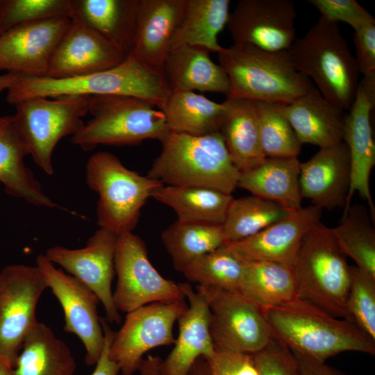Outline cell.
Returning a JSON list of instances; mask_svg holds the SVG:
<instances>
[{
    "mask_svg": "<svg viewBox=\"0 0 375 375\" xmlns=\"http://www.w3.org/2000/svg\"><path fill=\"white\" fill-rule=\"evenodd\" d=\"M326 21L345 22L353 30L375 22L374 17L356 0H309Z\"/></svg>",
    "mask_w": 375,
    "mask_h": 375,
    "instance_id": "cell-43",
    "label": "cell"
},
{
    "mask_svg": "<svg viewBox=\"0 0 375 375\" xmlns=\"http://www.w3.org/2000/svg\"><path fill=\"white\" fill-rule=\"evenodd\" d=\"M0 375H15L13 368L0 358Z\"/></svg>",
    "mask_w": 375,
    "mask_h": 375,
    "instance_id": "cell-51",
    "label": "cell"
},
{
    "mask_svg": "<svg viewBox=\"0 0 375 375\" xmlns=\"http://www.w3.org/2000/svg\"><path fill=\"white\" fill-rule=\"evenodd\" d=\"M291 212L273 201L253 194L233 198L222 225L226 244L251 237Z\"/></svg>",
    "mask_w": 375,
    "mask_h": 375,
    "instance_id": "cell-36",
    "label": "cell"
},
{
    "mask_svg": "<svg viewBox=\"0 0 375 375\" xmlns=\"http://www.w3.org/2000/svg\"><path fill=\"white\" fill-rule=\"evenodd\" d=\"M226 102L227 108L219 132L233 164L243 172L266 159L260 142L255 101L226 98Z\"/></svg>",
    "mask_w": 375,
    "mask_h": 375,
    "instance_id": "cell-29",
    "label": "cell"
},
{
    "mask_svg": "<svg viewBox=\"0 0 375 375\" xmlns=\"http://www.w3.org/2000/svg\"><path fill=\"white\" fill-rule=\"evenodd\" d=\"M126 56L92 28L71 19L44 77L67 78L88 75L112 68Z\"/></svg>",
    "mask_w": 375,
    "mask_h": 375,
    "instance_id": "cell-20",
    "label": "cell"
},
{
    "mask_svg": "<svg viewBox=\"0 0 375 375\" xmlns=\"http://www.w3.org/2000/svg\"><path fill=\"white\" fill-rule=\"evenodd\" d=\"M47 288L36 265H11L0 272V358L12 368L38 322L37 304Z\"/></svg>",
    "mask_w": 375,
    "mask_h": 375,
    "instance_id": "cell-12",
    "label": "cell"
},
{
    "mask_svg": "<svg viewBox=\"0 0 375 375\" xmlns=\"http://www.w3.org/2000/svg\"><path fill=\"white\" fill-rule=\"evenodd\" d=\"M230 3L229 0H187L171 49L192 45L219 53L223 47L217 36L227 24Z\"/></svg>",
    "mask_w": 375,
    "mask_h": 375,
    "instance_id": "cell-33",
    "label": "cell"
},
{
    "mask_svg": "<svg viewBox=\"0 0 375 375\" xmlns=\"http://www.w3.org/2000/svg\"><path fill=\"white\" fill-rule=\"evenodd\" d=\"M261 310L274 335L291 351L309 358L325 362L346 351L375 354V342L353 322L299 299Z\"/></svg>",
    "mask_w": 375,
    "mask_h": 375,
    "instance_id": "cell-2",
    "label": "cell"
},
{
    "mask_svg": "<svg viewBox=\"0 0 375 375\" xmlns=\"http://www.w3.org/2000/svg\"><path fill=\"white\" fill-rule=\"evenodd\" d=\"M117 238L113 233L99 228L83 248L72 249L56 246L48 249L44 254L51 262L60 265L97 296L109 324L122 322L111 288L115 274L114 257Z\"/></svg>",
    "mask_w": 375,
    "mask_h": 375,
    "instance_id": "cell-16",
    "label": "cell"
},
{
    "mask_svg": "<svg viewBox=\"0 0 375 375\" xmlns=\"http://www.w3.org/2000/svg\"><path fill=\"white\" fill-rule=\"evenodd\" d=\"M229 78L226 98L288 104L314 87L293 65L288 51L269 52L247 44H233L217 53Z\"/></svg>",
    "mask_w": 375,
    "mask_h": 375,
    "instance_id": "cell-4",
    "label": "cell"
},
{
    "mask_svg": "<svg viewBox=\"0 0 375 375\" xmlns=\"http://www.w3.org/2000/svg\"><path fill=\"white\" fill-rule=\"evenodd\" d=\"M92 118L71 141L85 151L97 145H133L148 139L160 142L171 133L162 111L147 100L127 96H90Z\"/></svg>",
    "mask_w": 375,
    "mask_h": 375,
    "instance_id": "cell-8",
    "label": "cell"
},
{
    "mask_svg": "<svg viewBox=\"0 0 375 375\" xmlns=\"http://www.w3.org/2000/svg\"><path fill=\"white\" fill-rule=\"evenodd\" d=\"M161 240L180 272L194 260L226 244L222 225L178 219L162 231Z\"/></svg>",
    "mask_w": 375,
    "mask_h": 375,
    "instance_id": "cell-35",
    "label": "cell"
},
{
    "mask_svg": "<svg viewBox=\"0 0 375 375\" xmlns=\"http://www.w3.org/2000/svg\"><path fill=\"white\" fill-rule=\"evenodd\" d=\"M287 51L294 67L315 82L324 97L344 110L349 109L360 72L337 23L319 17Z\"/></svg>",
    "mask_w": 375,
    "mask_h": 375,
    "instance_id": "cell-6",
    "label": "cell"
},
{
    "mask_svg": "<svg viewBox=\"0 0 375 375\" xmlns=\"http://www.w3.org/2000/svg\"><path fill=\"white\" fill-rule=\"evenodd\" d=\"M161 358L158 356H148L142 359L138 370L141 375H161L160 365Z\"/></svg>",
    "mask_w": 375,
    "mask_h": 375,
    "instance_id": "cell-48",
    "label": "cell"
},
{
    "mask_svg": "<svg viewBox=\"0 0 375 375\" xmlns=\"http://www.w3.org/2000/svg\"><path fill=\"white\" fill-rule=\"evenodd\" d=\"M210 311V332L216 349L254 354L274 337L260 308L239 291L197 285Z\"/></svg>",
    "mask_w": 375,
    "mask_h": 375,
    "instance_id": "cell-10",
    "label": "cell"
},
{
    "mask_svg": "<svg viewBox=\"0 0 375 375\" xmlns=\"http://www.w3.org/2000/svg\"><path fill=\"white\" fill-rule=\"evenodd\" d=\"M86 183L99 195L97 222L117 235L132 232L141 210L163 184L133 171L108 151L92 154L86 165Z\"/></svg>",
    "mask_w": 375,
    "mask_h": 375,
    "instance_id": "cell-7",
    "label": "cell"
},
{
    "mask_svg": "<svg viewBox=\"0 0 375 375\" xmlns=\"http://www.w3.org/2000/svg\"><path fill=\"white\" fill-rule=\"evenodd\" d=\"M71 22L53 17L16 26L0 36V70L44 77Z\"/></svg>",
    "mask_w": 375,
    "mask_h": 375,
    "instance_id": "cell-18",
    "label": "cell"
},
{
    "mask_svg": "<svg viewBox=\"0 0 375 375\" xmlns=\"http://www.w3.org/2000/svg\"><path fill=\"white\" fill-rule=\"evenodd\" d=\"M292 352L298 361L302 375H345L325 362L315 360L294 351Z\"/></svg>",
    "mask_w": 375,
    "mask_h": 375,
    "instance_id": "cell-47",
    "label": "cell"
},
{
    "mask_svg": "<svg viewBox=\"0 0 375 375\" xmlns=\"http://www.w3.org/2000/svg\"><path fill=\"white\" fill-rule=\"evenodd\" d=\"M114 265L117 281L112 296L119 312L185 299L180 284L164 278L153 267L144 242L132 232L118 235Z\"/></svg>",
    "mask_w": 375,
    "mask_h": 375,
    "instance_id": "cell-11",
    "label": "cell"
},
{
    "mask_svg": "<svg viewBox=\"0 0 375 375\" xmlns=\"http://www.w3.org/2000/svg\"><path fill=\"white\" fill-rule=\"evenodd\" d=\"M147 175L165 185L199 187L232 194L240 172L220 132L203 135L171 131Z\"/></svg>",
    "mask_w": 375,
    "mask_h": 375,
    "instance_id": "cell-3",
    "label": "cell"
},
{
    "mask_svg": "<svg viewBox=\"0 0 375 375\" xmlns=\"http://www.w3.org/2000/svg\"><path fill=\"white\" fill-rule=\"evenodd\" d=\"M70 1V19L85 24L124 55L131 53L140 0Z\"/></svg>",
    "mask_w": 375,
    "mask_h": 375,
    "instance_id": "cell-26",
    "label": "cell"
},
{
    "mask_svg": "<svg viewBox=\"0 0 375 375\" xmlns=\"http://www.w3.org/2000/svg\"><path fill=\"white\" fill-rule=\"evenodd\" d=\"M292 268L299 299L333 317L349 320L351 269L332 228L319 221L309 230Z\"/></svg>",
    "mask_w": 375,
    "mask_h": 375,
    "instance_id": "cell-5",
    "label": "cell"
},
{
    "mask_svg": "<svg viewBox=\"0 0 375 375\" xmlns=\"http://www.w3.org/2000/svg\"><path fill=\"white\" fill-rule=\"evenodd\" d=\"M185 299L154 302L126 314L109 349L110 359L123 375H133L138 371L148 351L175 343L173 327L188 308Z\"/></svg>",
    "mask_w": 375,
    "mask_h": 375,
    "instance_id": "cell-13",
    "label": "cell"
},
{
    "mask_svg": "<svg viewBox=\"0 0 375 375\" xmlns=\"http://www.w3.org/2000/svg\"><path fill=\"white\" fill-rule=\"evenodd\" d=\"M89 96H63L50 99L34 97L15 105V126L35 163L52 175V156L58 142L76 134L88 113Z\"/></svg>",
    "mask_w": 375,
    "mask_h": 375,
    "instance_id": "cell-9",
    "label": "cell"
},
{
    "mask_svg": "<svg viewBox=\"0 0 375 375\" xmlns=\"http://www.w3.org/2000/svg\"><path fill=\"white\" fill-rule=\"evenodd\" d=\"M100 322L104 335V345L96 363L95 369L91 375H117L120 372L119 367L109 356V349L115 331L111 329L106 318L100 317Z\"/></svg>",
    "mask_w": 375,
    "mask_h": 375,
    "instance_id": "cell-46",
    "label": "cell"
},
{
    "mask_svg": "<svg viewBox=\"0 0 375 375\" xmlns=\"http://www.w3.org/2000/svg\"><path fill=\"white\" fill-rule=\"evenodd\" d=\"M71 14L70 0H0V36L19 25Z\"/></svg>",
    "mask_w": 375,
    "mask_h": 375,
    "instance_id": "cell-40",
    "label": "cell"
},
{
    "mask_svg": "<svg viewBox=\"0 0 375 375\" xmlns=\"http://www.w3.org/2000/svg\"><path fill=\"white\" fill-rule=\"evenodd\" d=\"M369 213L368 208L364 206H350L342 223L332 230L347 257L356 262V267L375 278V229Z\"/></svg>",
    "mask_w": 375,
    "mask_h": 375,
    "instance_id": "cell-37",
    "label": "cell"
},
{
    "mask_svg": "<svg viewBox=\"0 0 375 375\" xmlns=\"http://www.w3.org/2000/svg\"><path fill=\"white\" fill-rule=\"evenodd\" d=\"M201 47L172 48L160 70L171 92H210L228 95L231 84L223 67L214 62Z\"/></svg>",
    "mask_w": 375,
    "mask_h": 375,
    "instance_id": "cell-25",
    "label": "cell"
},
{
    "mask_svg": "<svg viewBox=\"0 0 375 375\" xmlns=\"http://www.w3.org/2000/svg\"><path fill=\"white\" fill-rule=\"evenodd\" d=\"M351 269L349 319L375 342V278L356 266H351Z\"/></svg>",
    "mask_w": 375,
    "mask_h": 375,
    "instance_id": "cell-41",
    "label": "cell"
},
{
    "mask_svg": "<svg viewBox=\"0 0 375 375\" xmlns=\"http://www.w3.org/2000/svg\"><path fill=\"white\" fill-rule=\"evenodd\" d=\"M187 0H140L131 53L160 69L172 48Z\"/></svg>",
    "mask_w": 375,
    "mask_h": 375,
    "instance_id": "cell-23",
    "label": "cell"
},
{
    "mask_svg": "<svg viewBox=\"0 0 375 375\" xmlns=\"http://www.w3.org/2000/svg\"><path fill=\"white\" fill-rule=\"evenodd\" d=\"M375 105V76L362 77L354 100L346 114L343 142L347 144L351 162V182L343 217L347 213L352 197L358 192L365 200L372 221L375 206L369 190V176L375 165V142L371 115Z\"/></svg>",
    "mask_w": 375,
    "mask_h": 375,
    "instance_id": "cell-17",
    "label": "cell"
},
{
    "mask_svg": "<svg viewBox=\"0 0 375 375\" xmlns=\"http://www.w3.org/2000/svg\"><path fill=\"white\" fill-rule=\"evenodd\" d=\"M244 262L226 244L192 261L181 272L197 285L239 291Z\"/></svg>",
    "mask_w": 375,
    "mask_h": 375,
    "instance_id": "cell-38",
    "label": "cell"
},
{
    "mask_svg": "<svg viewBox=\"0 0 375 375\" xmlns=\"http://www.w3.org/2000/svg\"><path fill=\"white\" fill-rule=\"evenodd\" d=\"M151 198L170 207L178 220L222 225L234 197L210 188L163 185Z\"/></svg>",
    "mask_w": 375,
    "mask_h": 375,
    "instance_id": "cell-32",
    "label": "cell"
},
{
    "mask_svg": "<svg viewBox=\"0 0 375 375\" xmlns=\"http://www.w3.org/2000/svg\"><path fill=\"white\" fill-rule=\"evenodd\" d=\"M191 375H210L209 367L206 360L199 358L193 366Z\"/></svg>",
    "mask_w": 375,
    "mask_h": 375,
    "instance_id": "cell-50",
    "label": "cell"
},
{
    "mask_svg": "<svg viewBox=\"0 0 375 375\" xmlns=\"http://www.w3.org/2000/svg\"><path fill=\"white\" fill-rule=\"evenodd\" d=\"M350 182V156L344 142L320 148L308 160L300 164L301 198L322 209L344 208Z\"/></svg>",
    "mask_w": 375,
    "mask_h": 375,
    "instance_id": "cell-21",
    "label": "cell"
},
{
    "mask_svg": "<svg viewBox=\"0 0 375 375\" xmlns=\"http://www.w3.org/2000/svg\"><path fill=\"white\" fill-rule=\"evenodd\" d=\"M28 155L12 116L0 117V182L6 192L35 206H57L26 165L24 158Z\"/></svg>",
    "mask_w": 375,
    "mask_h": 375,
    "instance_id": "cell-27",
    "label": "cell"
},
{
    "mask_svg": "<svg viewBox=\"0 0 375 375\" xmlns=\"http://www.w3.org/2000/svg\"><path fill=\"white\" fill-rule=\"evenodd\" d=\"M252 356L259 375H302L293 352L274 335Z\"/></svg>",
    "mask_w": 375,
    "mask_h": 375,
    "instance_id": "cell-42",
    "label": "cell"
},
{
    "mask_svg": "<svg viewBox=\"0 0 375 375\" xmlns=\"http://www.w3.org/2000/svg\"><path fill=\"white\" fill-rule=\"evenodd\" d=\"M76 368L66 343L38 322L24 339L13 372L15 375H74Z\"/></svg>",
    "mask_w": 375,
    "mask_h": 375,
    "instance_id": "cell-30",
    "label": "cell"
},
{
    "mask_svg": "<svg viewBox=\"0 0 375 375\" xmlns=\"http://www.w3.org/2000/svg\"><path fill=\"white\" fill-rule=\"evenodd\" d=\"M260 142L266 158L298 157L301 150L285 103L255 101Z\"/></svg>",
    "mask_w": 375,
    "mask_h": 375,
    "instance_id": "cell-39",
    "label": "cell"
},
{
    "mask_svg": "<svg viewBox=\"0 0 375 375\" xmlns=\"http://www.w3.org/2000/svg\"><path fill=\"white\" fill-rule=\"evenodd\" d=\"M179 284L188 299V308L177 321L179 331L174 347L160 362L161 375H191L199 358L208 359L215 351L210 332V311L204 297L190 283Z\"/></svg>",
    "mask_w": 375,
    "mask_h": 375,
    "instance_id": "cell-22",
    "label": "cell"
},
{
    "mask_svg": "<svg viewBox=\"0 0 375 375\" xmlns=\"http://www.w3.org/2000/svg\"><path fill=\"white\" fill-rule=\"evenodd\" d=\"M36 266L60 303L65 322L64 331L76 335L82 342L85 363L88 366L96 365L104 345L97 313L99 298L77 278L56 268L44 254L38 256Z\"/></svg>",
    "mask_w": 375,
    "mask_h": 375,
    "instance_id": "cell-14",
    "label": "cell"
},
{
    "mask_svg": "<svg viewBox=\"0 0 375 375\" xmlns=\"http://www.w3.org/2000/svg\"><path fill=\"white\" fill-rule=\"evenodd\" d=\"M355 59L363 77L375 76V22L354 30Z\"/></svg>",
    "mask_w": 375,
    "mask_h": 375,
    "instance_id": "cell-45",
    "label": "cell"
},
{
    "mask_svg": "<svg viewBox=\"0 0 375 375\" xmlns=\"http://www.w3.org/2000/svg\"><path fill=\"white\" fill-rule=\"evenodd\" d=\"M244 262L239 292L261 309L299 299L292 267L270 261Z\"/></svg>",
    "mask_w": 375,
    "mask_h": 375,
    "instance_id": "cell-31",
    "label": "cell"
},
{
    "mask_svg": "<svg viewBox=\"0 0 375 375\" xmlns=\"http://www.w3.org/2000/svg\"><path fill=\"white\" fill-rule=\"evenodd\" d=\"M227 105L213 101L192 91L171 92L163 108L173 132L203 135L219 132Z\"/></svg>",
    "mask_w": 375,
    "mask_h": 375,
    "instance_id": "cell-34",
    "label": "cell"
},
{
    "mask_svg": "<svg viewBox=\"0 0 375 375\" xmlns=\"http://www.w3.org/2000/svg\"><path fill=\"white\" fill-rule=\"evenodd\" d=\"M300 164L298 157L266 158L257 167L240 172L238 187L289 211L297 210L302 207Z\"/></svg>",
    "mask_w": 375,
    "mask_h": 375,
    "instance_id": "cell-28",
    "label": "cell"
},
{
    "mask_svg": "<svg viewBox=\"0 0 375 375\" xmlns=\"http://www.w3.org/2000/svg\"><path fill=\"white\" fill-rule=\"evenodd\" d=\"M206 360L210 375H259L251 354L215 348L213 356Z\"/></svg>",
    "mask_w": 375,
    "mask_h": 375,
    "instance_id": "cell-44",
    "label": "cell"
},
{
    "mask_svg": "<svg viewBox=\"0 0 375 375\" xmlns=\"http://www.w3.org/2000/svg\"><path fill=\"white\" fill-rule=\"evenodd\" d=\"M315 86L308 93L285 105V112L302 145L320 148L343 142L346 114Z\"/></svg>",
    "mask_w": 375,
    "mask_h": 375,
    "instance_id": "cell-24",
    "label": "cell"
},
{
    "mask_svg": "<svg viewBox=\"0 0 375 375\" xmlns=\"http://www.w3.org/2000/svg\"><path fill=\"white\" fill-rule=\"evenodd\" d=\"M322 208L311 205L245 240L225 244L243 262L270 261L293 267L303 239L320 221Z\"/></svg>",
    "mask_w": 375,
    "mask_h": 375,
    "instance_id": "cell-19",
    "label": "cell"
},
{
    "mask_svg": "<svg viewBox=\"0 0 375 375\" xmlns=\"http://www.w3.org/2000/svg\"><path fill=\"white\" fill-rule=\"evenodd\" d=\"M19 74L7 72L0 75V94L3 90H8L15 82Z\"/></svg>",
    "mask_w": 375,
    "mask_h": 375,
    "instance_id": "cell-49",
    "label": "cell"
},
{
    "mask_svg": "<svg viewBox=\"0 0 375 375\" xmlns=\"http://www.w3.org/2000/svg\"><path fill=\"white\" fill-rule=\"evenodd\" d=\"M7 91V101L14 106L34 97L127 96L147 100L160 110L171 93L161 70L131 53L112 68L81 76L52 78L19 74Z\"/></svg>",
    "mask_w": 375,
    "mask_h": 375,
    "instance_id": "cell-1",
    "label": "cell"
},
{
    "mask_svg": "<svg viewBox=\"0 0 375 375\" xmlns=\"http://www.w3.org/2000/svg\"><path fill=\"white\" fill-rule=\"evenodd\" d=\"M294 3L290 0H240L226 24L233 44L287 51L296 40Z\"/></svg>",
    "mask_w": 375,
    "mask_h": 375,
    "instance_id": "cell-15",
    "label": "cell"
}]
</instances>
